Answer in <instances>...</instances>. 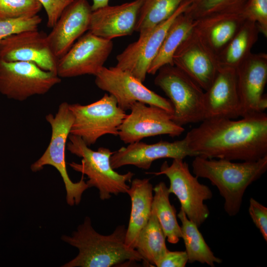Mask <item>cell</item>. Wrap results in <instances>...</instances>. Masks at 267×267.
Instances as JSON below:
<instances>
[{"instance_id":"obj_1","label":"cell","mask_w":267,"mask_h":267,"mask_svg":"<svg viewBox=\"0 0 267 267\" xmlns=\"http://www.w3.org/2000/svg\"><path fill=\"white\" fill-rule=\"evenodd\" d=\"M196 156L231 161H255L267 155V115L240 119H206L184 138Z\"/></svg>"},{"instance_id":"obj_2","label":"cell","mask_w":267,"mask_h":267,"mask_svg":"<svg viewBox=\"0 0 267 267\" xmlns=\"http://www.w3.org/2000/svg\"><path fill=\"white\" fill-rule=\"evenodd\" d=\"M192 172L209 179L224 199L223 208L230 217L239 213L246 189L267 170V155L257 160L233 162L223 159L194 157Z\"/></svg>"},{"instance_id":"obj_3","label":"cell","mask_w":267,"mask_h":267,"mask_svg":"<svg viewBox=\"0 0 267 267\" xmlns=\"http://www.w3.org/2000/svg\"><path fill=\"white\" fill-rule=\"evenodd\" d=\"M126 232L122 225L109 235H102L92 227L90 219L86 217L71 236L62 237L64 241L79 250L78 255L62 267H111L143 261L135 249L126 245Z\"/></svg>"},{"instance_id":"obj_4","label":"cell","mask_w":267,"mask_h":267,"mask_svg":"<svg viewBox=\"0 0 267 267\" xmlns=\"http://www.w3.org/2000/svg\"><path fill=\"white\" fill-rule=\"evenodd\" d=\"M67 149L71 153L81 158L80 163L69 164L75 171L86 175L89 188L94 187L99 191L102 200L110 199L112 195L127 193L134 174L128 172L121 174L112 167L110 157L113 152L107 148L100 147L96 151L89 148L79 136L70 134Z\"/></svg>"},{"instance_id":"obj_5","label":"cell","mask_w":267,"mask_h":267,"mask_svg":"<svg viewBox=\"0 0 267 267\" xmlns=\"http://www.w3.org/2000/svg\"><path fill=\"white\" fill-rule=\"evenodd\" d=\"M45 119L51 128L50 140L42 156L32 164L31 169L36 172L42 170L45 165L54 167L64 181L67 204L71 206L78 205L84 192L89 187L84 180L83 175L79 181L74 182L67 171L65 148L74 119L69 104L62 102L59 105L55 115L48 114L45 116Z\"/></svg>"},{"instance_id":"obj_6","label":"cell","mask_w":267,"mask_h":267,"mask_svg":"<svg viewBox=\"0 0 267 267\" xmlns=\"http://www.w3.org/2000/svg\"><path fill=\"white\" fill-rule=\"evenodd\" d=\"M157 72L154 84L168 97L173 121L183 126L205 120L203 89L175 65H165Z\"/></svg>"},{"instance_id":"obj_7","label":"cell","mask_w":267,"mask_h":267,"mask_svg":"<svg viewBox=\"0 0 267 267\" xmlns=\"http://www.w3.org/2000/svg\"><path fill=\"white\" fill-rule=\"evenodd\" d=\"M69 108L74 117L70 134L81 138L88 146L104 135L118 136L119 127L127 115L108 93L90 104H69Z\"/></svg>"},{"instance_id":"obj_8","label":"cell","mask_w":267,"mask_h":267,"mask_svg":"<svg viewBox=\"0 0 267 267\" xmlns=\"http://www.w3.org/2000/svg\"><path fill=\"white\" fill-rule=\"evenodd\" d=\"M151 174L156 176L164 175L168 178L169 192L177 197L180 208L198 227L206 221L210 211L204 202L212 198V192L207 185L200 183L198 178L191 174L188 164L183 159H174L170 165L165 161L159 172Z\"/></svg>"},{"instance_id":"obj_9","label":"cell","mask_w":267,"mask_h":267,"mask_svg":"<svg viewBox=\"0 0 267 267\" xmlns=\"http://www.w3.org/2000/svg\"><path fill=\"white\" fill-rule=\"evenodd\" d=\"M60 82L56 73L44 70L33 63L0 59V92L8 98L21 101L44 94Z\"/></svg>"},{"instance_id":"obj_10","label":"cell","mask_w":267,"mask_h":267,"mask_svg":"<svg viewBox=\"0 0 267 267\" xmlns=\"http://www.w3.org/2000/svg\"><path fill=\"white\" fill-rule=\"evenodd\" d=\"M95 77L96 86L113 96L119 107L125 111L130 110L135 102H140L173 113L169 99L148 89L127 71L116 66H103Z\"/></svg>"},{"instance_id":"obj_11","label":"cell","mask_w":267,"mask_h":267,"mask_svg":"<svg viewBox=\"0 0 267 267\" xmlns=\"http://www.w3.org/2000/svg\"><path fill=\"white\" fill-rule=\"evenodd\" d=\"M130 110L118 129V136L125 144L159 135L178 136L185 130L173 121L171 113L160 107L136 102Z\"/></svg>"},{"instance_id":"obj_12","label":"cell","mask_w":267,"mask_h":267,"mask_svg":"<svg viewBox=\"0 0 267 267\" xmlns=\"http://www.w3.org/2000/svg\"><path fill=\"white\" fill-rule=\"evenodd\" d=\"M113 47L112 40L99 37L89 31L58 59L57 75L60 78L84 75L95 76L103 67Z\"/></svg>"},{"instance_id":"obj_13","label":"cell","mask_w":267,"mask_h":267,"mask_svg":"<svg viewBox=\"0 0 267 267\" xmlns=\"http://www.w3.org/2000/svg\"><path fill=\"white\" fill-rule=\"evenodd\" d=\"M190 0L182 4L168 19L139 35L138 39L126 47L116 57V67L127 71L141 82L145 79L148 68L157 55L170 25L183 12Z\"/></svg>"},{"instance_id":"obj_14","label":"cell","mask_w":267,"mask_h":267,"mask_svg":"<svg viewBox=\"0 0 267 267\" xmlns=\"http://www.w3.org/2000/svg\"><path fill=\"white\" fill-rule=\"evenodd\" d=\"M0 59L32 62L44 70L56 73L58 59L49 46L46 35L38 29L19 32L2 40Z\"/></svg>"},{"instance_id":"obj_15","label":"cell","mask_w":267,"mask_h":267,"mask_svg":"<svg viewBox=\"0 0 267 267\" xmlns=\"http://www.w3.org/2000/svg\"><path fill=\"white\" fill-rule=\"evenodd\" d=\"M187 156L195 157L196 155L189 149L184 138L173 142L160 140L153 144L139 141L113 152L110 163L114 170L127 165L148 170L156 160L184 159Z\"/></svg>"},{"instance_id":"obj_16","label":"cell","mask_w":267,"mask_h":267,"mask_svg":"<svg viewBox=\"0 0 267 267\" xmlns=\"http://www.w3.org/2000/svg\"><path fill=\"white\" fill-rule=\"evenodd\" d=\"M173 60L175 66L205 91L219 70L216 57L204 46L193 29L176 50Z\"/></svg>"},{"instance_id":"obj_17","label":"cell","mask_w":267,"mask_h":267,"mask_svg":"<svg viewBox=\"0 0 267 267\" xmlns=\"http://www.w3.org/2000/svg\"><path fill=\"white\" fill-rule=\"evenodd\" d=\"M92 11L88 0H74L63 11L46 35L49 46L57 59L64 55L89 30Z\"/></svg>"},{"instance_id":"obj_18","label":"cell","mask_w":267,"mask_h":267,"mask_svg":"<svg viewBox=\"0 0 267 267\" xmlns=\"http://www.w3.org/2000/svg\"><path fill=\"white\" fill-rule=\"evenodd\" d=\"M240 117L255 113L267 82V54L252 53L235 69Z\"/></svg>"},{"instance_id":"obj_19","label":"cell","mask_w":267,"mask_h":267,"mask_svg":"<svg viewBox=\"0 0 267 267\" xmlns=\"http://www.w3.org/2000/svg\"><path fill=\"white\" fill-rule=\"evenodd\" d=\"M204 106L205 119H235L240 117L235 69L219 68L212 84L204 93Z\"/></svg>"},{"instance_id":"obj_20","label":"cell","mask_w":267,"mask_h":267,"mask_svg":"<svg viewBox=\"0 0 267 267\" xmlns=\"http://www.w3.org/2000/svg\"><path fill=\"white\" fill-rule=\"evenodd\" d=\"M142 0L107 5L92 11L89 31L99 37L112 39L135 31Z\"/></svg>"},{"instance_id":"obj_21","label":"cell","mask_w":267,"mask_h":267,"mask_svg":"<svg viewBox=\"0 0 267 267\" xmlns=\"http://www.w3.org/2000/svg\"><path fill=\"white\" fill-rule=\"evenodd\" d=\"M245 20L241 12L215 14L195 20L193 31L217 58Z\"/></svg>"},{"instance_id":"obj_22","label":"cell","mask_w":267,"mask_h":267,"mask_svg":"<svg viewBox=\"0 0 267 267\" xmlns=\"http://www.w3.org/2000/svg\"><path fill=\"white\" fill-rule=\"evenodd\" d=\"M131 182L127 194L131 198V211L126 228L125 243L128 247L135 249L138 235L151 214L153 187L147 178H136Z\"/></svg>"},{"instance_id":"obj_23","label":"cell","mask_w":267,"mask_h":267,"mask_svg":"<svg viewBox=\"0 0 267 267\" xmlns=\"http://www.w3.org/2000/svg\"><path fill=\"white\" fill-rule=\"evenodd\" d=\"M260 33L257 24L246 20L226 47L217 57L219 68H236L252 53Z\"/></svg>"},{"instance_id":"obj_24","label":"cell","mask_w":267,"mask_h":267,"mask_svg":"<svg viewBox=\"0 0 267 267\" xmlns=\"http://www.w3.org/2000/svg\"><path fill=\"white\" fill-rule=\"evenodd\" d=\"M183 12L175 19L169 28L157 55L148 68L147 74L155 75L165 65H174L173 58L176 50L191 32L195 24V20Z\"/></svg>"},{"instance_id":"obj_25","label":"cell","mask_w":267,"mask_h":267,"mask_svg":"<svg viewBox=\"0 0 267 267\" xmlns=\"http://www.w3.org/2000/svg\"><path fill=\"white\" fill-rule=\"evenodd\" d=\"M178 218L181 222V238L185 247L188 263L198 262L214 267L215 264H221L222 260L214 254L198 229L197 225L190 221L180 208Z\"/></svg>"},{"instance_id":"obj_26","label":"cell","mask_w":267,"mask_h":267,"mask_svg":"<svg viewBox=\"0 0 267 267\" xmlns=\"http://www.w3.org/2000/svg\"><path fill=\"white\" fill-rule=\"evenodd\" d=\"M166 236L155 214L151 210L150 218L140 232L135 249L143 262L156 266L169 250L166 244Z\"/></svg>"},{"instance_id":"obj_27","label":"cell","mask_w":267,"mask_h":267,"mask_svg":"<svg viewBox=\"0 0 267 267\" xmlns=\"http://www.w3.org/2000/svg\"><path fill=\"white\" fill-rule=\"evenodd\" d=\"M170 194L164 182L156 185L153 187L152 211L156 215L167 241L176 244L181 238V229L177 221L176 210L170 201Z\"/></svg>"},{"instance_id":"obj_28","label":"cell","mask_w":267,"mask_h":267,"mask_svg":"<svg viewBox=\"0 0 267 267\" xmlns=\"http://www.w3.org/2000/svg\"><path fill=\"white\" fill-rule=\"evenodd\" d=\"M189 0H142L135 31L139 35L169 18Z\"/></svg>"},{"instance_id":"obj_29","label":"cell","mask_w":267,"mask_h":267,"mask_svg":"<svg viewBox=\"0 0 267 267\" xmlns=\"http://www.w3.org/2000/svg\"><path fill=\"white\" fill-rule=\"evenodd\" d=\"M247 0H190L183 13L196 20L224 13L241 12Z\"/></svg>"},{"instance_id":"obj_30","label":"cell","mask_w":267,"mask_h":267,"mask_svg":"<svg viewBox=\"0 0 267 267\" xmlns=\"http://www.w3.org/2000/svg\"><path fill=\"white\" fill-rule=\"evenodd\" d=\"M42 7L38 0H0V21L33 17Z\"/></svg>"},{"instance_id":"obj_31","label":"cell","mask_w":267,"mask_h":267,"mask_svg":"<svg viewBox=\"0 0 267 267\" xmlns=\"http://www.w3.org/2000/svg\"><path fill=\"white\" fill-rule=\"evenodd\" d=\"M42 21V19L38 15L0 21V42L6 38L19 32L37 30Z\"/></svg>"},{"instance_id":"obj_32","label":"cell","mask_w":267,"mask_h":267,"mask_svg":"<svg viewBox=\"0 0 267 267\" xmlns=\"http://www.w3.org/2000/svg\"><path fill=\"white\" fill-rule=\"evenodd\" d=\"M241 12L246 20L255 22L260 33L267 36V0H247Z\"/></svg>"},{"instance_id":"obj_33","label":"cell","mask_w":267,"mask_h":267,"mask_svg":"<svg viewBox=\"0 0 267 267\" xmlns=\"http://www.w3.org/2000/svg\"><path fill=\"white\" fill-rule=\"evenodd\" d=\"M248 212L264 239L267 241V208L253 198L249 200Z\"/></svg>"},{"instance_id":"obj_34","label":"cell","mask_w":267,"mask_h":267,"mask_svg":"<svg viewBox=\"0 0 267 267\" xmlns=\"http://www.w3.org/2000/svg\"><path fill=\"white\" fill-rule=\"evenodd\" d=\"M47 15V27L52 28L64 9L74 0H38Z\"/></svg>"},{"instance_id":"obj_35","label":"cell","mask_w":267,"mask_h":267,"mask_svg":"<svg viewBox=\"0 0 267 267\" xmlns=\"http://www.w3.org/2000/svg\"><path fill=\"white\" fill-rule=\"evenodd\" d=\"M185 251H171L168 250L158 262L157 267H184L188 263Z\"/></svg>"},{"instance_id":"obj_36","label":"cell","mask_w":267,"mask_h":267,"mask_svg":"<svg viewBox=\"0 0 267 267\" xmlns=\"http://www.w3.org/2000/svg\"><path fill=\"white\" fill-rule=\"evenodd\" d=\"M267 108V95H264L259 100L257 106V111L258 112H265Z\"/></svg>"},{"instance_id":"obj_37","label":"cell","mask_w":267,"mask_h":267,"mask_svg":"<svg viewBox=\"0 0 267 267\" xmlns=\"http://www.w3.org/2000/svg\"><path fill=\"white\" fill-rule=\"evenodd\" d=\"M109 0H92V4L91 5L92 11L108 5Z\"/></svg>"}]
</instances>
